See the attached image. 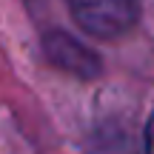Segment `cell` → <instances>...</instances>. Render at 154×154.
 Wrapping results in <instances>:
<instances>
[{
    "label": "cell",
    "mask_w": 154,
    "mask_h": 154,
    "mask_svg": "<svg viewBox=\"0 0 154 154\" xmlns=\"http://www.w3.org/2000/svg\"><path fill=\"white\" fill-rule=\"evenodd\" d=\"M88 154H140L134 131L120 120H106L88 134Z\"/></svg>",
    "instance_id": "obj_3"
},
{
    "label": "cell",
    "mask_w": 154,
    "mask_h": 154,
    "mask_svg": "<svg viewBox=\"0 0 154 154\" xmlns=\"http://www.w3.org/2000/svg\"><path fill=\"white\" fill-rule=\"evenodd\" d=\"M83 32L97 40H117L140 20V0H66Z\"/></svg>",
    "instance_id": "obj_1"
},
{
    "label": "cell",
    "mask_w": 154,
    "mask_h": 154,
    "mask_svg": "<svg viewBox=\"0 0 154 154\" xmlns=\"http://www.w3.org/2000/svg\"><path fill=\"white\" fill-rule=\"evenodd\" d=\"M43 54L51 66H57L60 72L80 77V80H94L103 72V60L94 49L83 46L77 37H72L69 32L51 29L43 34Z\"/></svg>",
    "instance_id": "obj_2"
},
{
    "label": "cell",
    "mask_w": 154,
    "mask_h": 154,
    "mask_svg": "<svg viewBox=\"0 0 154 154\" xmlns=\"http://www.w3.org/2000/svg\"><path fill=\"white\" fill-rule=\"evenodd\" d=\"M146 154H154V114L146 126Z\"/></svg>",
    "instance_id": "obj_4"
}]
</instances>
